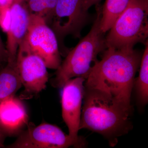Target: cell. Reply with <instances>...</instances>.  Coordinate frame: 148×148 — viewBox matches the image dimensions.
<instances>
[{
  "mask_svg": "<svg viewBox=\"0 0 148 148\" xmlns=\"http://www.w3.org/2000/svg\"><path fill=\"white\" fill-rule=\"evenodd\" d=\"M92 66L85 87L98 90L130 115L131 96L143 54L133 47H108Z\"/></svg>",
  "mask_w": 148,
  "mask_h": 148,
  "instance_id": "cell-1",
  "label": "cell"
},
{
  "mask_svg": "<svg viewBox=\"0 0 148 148\" xmlns=\"http://www.w3.org/2000/svg\"><path fill=\"white\" fill-rule=\"evenodd\" d=\"M83 100L79 130L86 129L101 134L114 147L119 137L132 129L130 115L102 92L84 86Z\"/></svg>",
  "mask_w": 148,
  "mask_h": 148,
  "instance_id": "cell-2",
  "label": "cell"
},
{
  "mask_svg": "<svg viewBox=\"0 0 148 148\" xmlns=\"http://www.w3.org/2000/svg\"><path fill=\"white\" fill-rule=\"evenodd\" d=\"M101 10H98V15L89 33L71 51L57 69L56 76L51 81L54 88H62L69 80L82 77L85 79L92 66L97 60V56L107 48L105 34L100 29Z\"/></svg>",
  "mask_w": 148,
  "mask_h": 148,
  "instance_id": "cell-3",
  "label": "cell"
},
{
  "mask_svg": "<svg viewBox=\"0 0 148 148\" xmlns=\"http://www.w3.org/2000/svg\"><path fill=\"white\" fill-rule=\"evenodd\" d=\"M106 38L107 48L134 47L148 42V0H130Z\"/></svg>",
  "mask_w": 148,
  "mask_h": 148,
  "instance_id": "cell-4",
  "label": "cell"
},
{
  "mask_svg": "<svg viewBox=\"0 0 148 148\" xmlns=\"http://www.w3.org/2000/svg\"><path fill=\"white\" fill-rule=\"evenodd\" d=\"M84 138H71L58 126L43 123L35 126L28 125L12 144L7 146L10 148H66L73 147L83 148L86 145Z\"/></svg>",
  "mask_w": 148,
  "mask_h": 148,
  "instance_id": "cell-5",
  "label": "cell"
},
{
  "mask_svg": "<svg viewBox=\"0 0 148 148\" xmlns=\"http://www.w3.org/2000/svg\"><path fill=\"white\" fill-rule=\"evenodd\" d=\"M31 50L42 58L47 69L57 70L61 59L56 35L43 18L30 14L24 38Z\"/></svg>",
  "mask_w": 148,
  "mask_h": 148,
  "instance_id": "cell-6",
  "label": "cell"
},
{
  "mask_svg": "<svg viewBox=\"0 0 148 148\" xmlns=\"http://www.w3.org/2000/svg\"><path fill=\"white\" fill-rule=\"evenodd\" d=\"M16 62L24 87L22 94L24 98L45 89L49 78L47 68L42 58L31 50L24 38L18 47Z\"/></svg>",
  "mask_w": 148,
  "mask_h": 148,
  "instance_id": "cell-7",
  "label": "cell"
},
{
  "mask_svg": "<svg viewBox=\"0 0 148 148\" xmlns=\"http://www.w3.org/2000/svg\"><path fill=\"white\" fill-rule=\"evenodd\" d=\"M88 12L83 7V0H57L55 12L49 27L54 32L58 43L63 44L69 35L79 37L87 21Z\"/></svg>",
  "mask_w": 148,
  "mask_h": 148,
  "instance_id": "cell-8",
  "label": "cell"
},
{
  "mask_svg": "<svg viewBox=\"0 0 148 148\" xmlns=\"http://www.w3.org/2000/svg\"><path fill=\"white\" fill-rule=\"evenodd\" d=\"M85 80L83 77H76L67 81L63 86L62 118L69 129V135L75 139L81 137L78 135V132Z\"/></svg>",
  "mask_w": 148,
  "mask_h": 148,
  "instance_id": "cell-9",
  "label": "cell"
},
{
  "mask_svg": "<svg viewBox=\"0 0 148 148\" xmlns=\"http://www.w3.org/2000/svg\"><path fill=\"white\" fill-rule=\"evenodd\" d=\"M10 8V22L6 47L8 62H15L18 47L27 34L30 14L24 0H14Z\"/></svg>",
  "mask_w": 148,
  "mask_h": 148,
  "instance_id": "cell-10",
  "label": "cell"
},
{
  "mask_svg": "<svg viewBox=\"0 0 148 148\" xmlns=\"http://www.w3.org/2000/svg\"><path fill=\"white\" fill-rule=\"evenodd\" d=\"M29 116L21 98L15 95L0 101V130L8 136L18 135L27 126Z\"/></svg>",
  "mask_w": 148,
  "mask_h": 148,
  "instance_id": "cell-11",
  "label": "cell"
},
{
  "mask_svg": "<svg viewBox=\"0 0 148 148\" xmlns=\"http://www.w3.org/2000/svg\"><path fill=\"white\" fill-rule=\"evenodd\" d=\"M16 62H8L0 70V101L12 95L22 86Z\"/></svg>",
  "mask_w": 148,
  "mask_h": 148,
  "instance_id": "cell-12",
  "label": "cell"
},
{
  "mask_svg": "<svg viewBox=\"0 0 148 148\" xmlns=\"http://www.w3.org/2000/svg\"><path fill=\"white\" fill-rule=\"evenodd\" d=\"M130 0H106L101 10L100 29L104 34L109 31L127 8Z\"/></svg>",
  "mask_w": 148,
  "mask_h": 148,
  "instance_id": "cell-13",
  "label": "cell"
},
{
  "mask_svg": "<svg viewBox=\"0 0 148 148\" xmlns=\"http://www.w3.org/2000/svg\"><path fill=\"white\" fill-rule=\"evenodd\" d=\"M139 76L135 79L133 88L135 89L137 101L140 106H146L148 102V44L142 56Z\"/></svg>",
  "mask_w": 148,
  "mask_h": 148,
  "instance_id": "cell-14",
  "label": "cell"
},
{
  "mask_svg": "<svg viewBox=\"0 0 148 148\" xmlns=\"http://www.w3.org/2000/svg\"><path fill=\"white\" fill-rule=\"evenodd\" d=\"M29 14L43 18L50 26L57 0H24Z\"/></svg>",
  "mask_w": 148,
  "mask_h": 148,
  "instance_id": "cell-15",
  "label": "cell"
},
{
  "mask_svg": "<svg viewBox=\"0 0 148 148\" xmlns=\"http://www.w3.org/2000/svg\"><path fill=\"white\" fill-rule=\"evenodd\" d=\"M10 19V7L0 6V27L6 33L9 28Z\"/></svg>",
  "mask_w": 148,
  "mask_h": 148,
  "instance_id": "cell-16",
  "label": "cell"
},
{
  "mask_svg": "<svg viewBox=\"0 0 148 148\" xmlns=\"http://www.w3.org/2000/svg\"><path fill=\"white\" fill-rule=\"evenodd\" d=\"M8 59V52L0 34V67H4L7 63Z\"/></svg>",
  "mask_w": 148,
  "mask_h": 148,
  "instance_id": "cell-17",
  "label": "cell"
},
{
  "mask_svg": "<svg viewBox=\"0 0 148 148\" xmlns=\"http://www.w3.org/2000/svg\"><path fill=\"white\" fill-rule=\"evenodd\" d=\"M100 0H83V7L85 11L88 12V9L94 5L97 4Z\"/></svg>",
  "mask_w": 148,
  "mask_h": 148,
  "instance_id": "cell-18",
  "label": "cell"
},
{
  "mask_svg": "<svg viewBox=\"0 0 148 148\" xmlns=\"http://www.w3.org/2000/svg\"><path fill=\"white\" fill-rule=\"evenodd\" d=\"M14 0H0V6L10 7Z\"/></svg>",
  "mask_w": 148,
  "mask_h": 148,
  "instance_id": "cell-19",
  "label": "cell"
},
{
  "mask_svg": "<svg viewBox=\"0 0 148 148\" xmlns=\"http://www.w3.org/2000/svg\"><path fill=\"white\" fill-rule=\"evenodd\" d=\"M6 137H7L0 130V148L4 147H5L4 143Z\"/></svg>",
  "mask_w": 148,
  "mask_h": 148,
  "instance_id": "cell-20",
  "label": "cell"
},
{
  "mask_svg": "<svg viewBox=\"0 0 148 148\" xmlns=\"http://www.w3.org/2000/svg\"><path fill=\"white\" fill-rule=\"evenodd\" d=\"M3 68H1V67H0V70H1Z\"/></svg>",
  "mask_w": 148,
  "mask_h": 148,
  "instance_id": "cell-21",
  "label": "cell"
}]
</instances>
